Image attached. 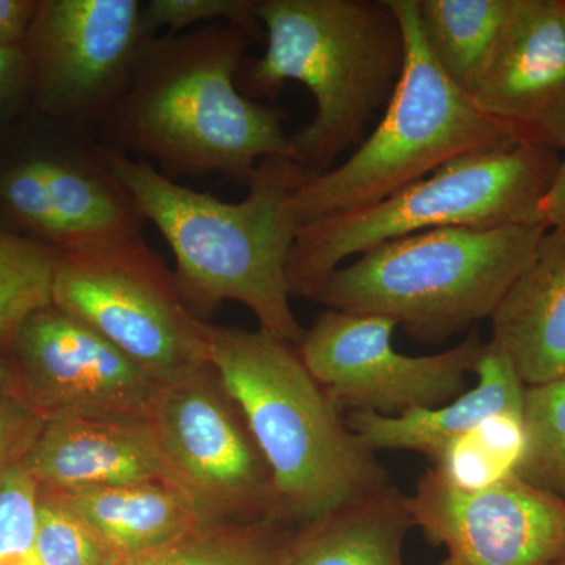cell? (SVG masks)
Segmentation results:
<instances>
[{"label": "cell", "instance_id": "obj_2", "mask_svg": "<svg viewBox=\"0 0 565 565\" xmlns=\"http://www.w3.org/2000/svg\"><path fill=\"white\" fill-rule=\"evenodd\" d=\"M103 150L173 252L174 281L189 307L206 321L223 302L243 303L259 329L297 348L305 329L292 313L286 269L299 230L294 193L313 173L294 159H263L247 196L230 203L169 180L150 163Z\"/></svg>", "mask_w": 565, "mask_h": 565}, {"label": "cell", "instance_id": "obj_5", "mask_svg": "<svg viewBox=\"0 0 565 565\" xmlns=\"http://www.w3.org/2000/svg\"><path fill=\"white\" fill-rule=\"evenodd\" d=\"M559 167L561 152L514 141L446 163L371 206L303 223L289 253V291L315 300L345 258L411 234L545 226L542 206Z\"/></svg>", "mask_w": 565, "mask_h": 565}, {"label": "cell", "instance_id": "obj_16", "mask_svg": "<svg viewBox=\"0 0 565 565\" xmlns=\"http://www.w3.org/2000/svg\"><path fill=\"white\" fill-rule=\"evenodd\" d=\"M20 462L43 489H102L167 478L150 419H43Z\"/></svg>", "mask_w": 565, "mask_h": 565}, {"label": "cell", "instance_id": "obj_17", "mask_svg": "<svg viewBox=\"0 0 565 565\" xmlns=\"http://www.w3.org/2000/svg\"><path fill=\"white\" fill-rule=\"evenodd\" d=\"M525 386L565 375V226L548 230L490 318Z\"/></svg>", "mask_w": 565, "mask_h": 565}, {"label": "cell", "instance_id": "obj_28", "mask_svg": "<svg viewBox=\"0 0 565 565\" xmlns=\"http://www.w3.org/2000/svg\"><path fill=\"white\" fill-rule=\"evenodd\" d=\"M41 423L43 419L17 394L0 396V468L21 459Z\"/></svg>", "mask_w": 565, "mask_h": 565}, {"label": "cell", "instance_id": "obj_21", "mask_svg": "<svg viewBox=\"0 0 565 565\" xmlns=\"http://www.w3.org/2000/svg\"><path fill=\"white\" fill-rule=\"evenodd\" d=\"M435 61L470 95L515 20L520 0H416Z\"/></svg>", "mask_w": 565, "mask_h": 565}, {"label": "cell", "instance_id": "obj_35", "mask_svg": "<svg viewBox=\"0 0 565 565\" xmlns=\"http://www.w3.org/2000/svg\"><path fill=\"white\" fill-rule=\"evenodd\" d=\"M17 565H35V563H33V559H32V561H25V563H21V564H17Z\"/></svg>", "mask_w": 565, "mask_h": 565}, {"label": "cell", "instance_id": "obj_4", "mask_svg": "<svg viewBox=\"0 0 565 565\" xmlns=\"http://www.w3.org/2000/svg\"><path fill=\"white\" fill-rule=\"evenodd\" d=\"M221 375L273 471L281 514L303 526L393 486L296 345L259 329L210 327Z\"/></svg>", "mask_w": 565, "mask_h": 565}, {"label": "cell", "instance_id": "obj_24", "mask_svg": "<svg viewBox=\"0 0 565 565\" xmlns=\"http://www.w3.org/2000/svg\"><path fill=\"white\" fill-rule=\"evenodd\" d=\"M526 444L515 475L565 503V375L526 386Z\"/></svg>", "mask_w": 565, "mask_h": 565}, {"label": "cell", "instance_id": "obj_8", "mask_svg": "<svg viewBox=\"0 0 565 565\" xmlns=\"http://www.w3.org/2000/svg\"><path fill=\"white\" fill-rule=\"evenodd\" d=\"M52 305L87 323L148 377L178 384L211 366L210 327L141 233L55 252Z\"/></svg>", "mask_w": 565, "mask_h": 565}, {"label": "cell", "instance_id": "obj_15", "mask_svg": "<svg viewBox=\"0 0 565 565\" xmlns=\"http://www.w3.org/2000/svg\"><path fill=\"white\" fill-rule=\"evenodd\" d=\"M520 143L565 150V29L555 0H520L515 20L470 93Z\"/></svg>", "mask_w": 565, "mask_h": 565}, {"label": "cell", "instance_id": "obj_19", "mask_svg": "<svg viewBox=\"0 0 565 565\" xmlns=\"http://www.w3.org/2000/svg\"><path fill=\"white\" fill-rule=\"evenodd\" d=\"M407 498L390 486L297 527L282 565H404Z\"/></svg>", "mask_w": 565, "mask_h": 565}, {"label": "cell", "instance_id": "obj_26", "mask_svg": "<svg viewBox=\"0 0 565 565\" xmlns=\"http://www.w3.org/2000/svg\"><path fill=\"white\" fill-rule=\"evenodd\" d=\"M41 486L20 460L0 468V565L33 559Z\"/></svg>", "mask_w": 565, "mask_h": 565}, {"label": "cell", "instance_id": "obj_3", "mask_svg": "<svg viewBox=\"0 0 565 565\" xmlns=\"http://www.w3.org/2000/svg\"><path fill=\"white\" fill-rule=\"evenodd\" d=\"M266 51L245 58L237 87L275 98L286 82L307 85L310 125L291 136L294 161L313 174L362 143L392 99L405 63V36L392 0H256Z\"/></svg>", "mask_w": 565, "mask_h": 565}, {"label": "cell", "instance_id": "obj_11", "mask_svg": "<svg viewBox=\"0 0 565 565\" xmlns=\"http://www.w3.org/2000/svg\"><path fill=\"white\" fill-rule=\"evenodd\" d=\"M396 327L385 316L326 310L305 330L297 352L343 411L403 416L467 392L484 348L478 334L448 351L412 356L394 349Z\"/></svg>", "mask_w": 565, "mask_h": 565}, {"label": "cell", "instance_id": "obj_34", "mask_svg": "<svg viewBox=\"0 0 565 565\" xmlns=\"http://www.w3.org/2000/svg\"><path fill=\"white\" fill-rule=\"evenodd\" d=\"M555 565H565V555Z\"/></svg>", "mask_w": 565, "mask_h": 565}, {"label": "cell", "instance_id": "obj_27", "mask_svg": "<svg viewBox=\"0 0 565 565\" xmlns=\"http://www.w3.org/2000/svg\"><path fill=\"white\" fill-rule=\"evenodd\" d=\"M255 6L256 0H150L143 2V21L152 36L161 29L177 35L189 28L230 22L252 40H262L263 25Z\"/></svg>", "mask_w": 565, "mask_h": 565}, {"label": "cell", "instance_id": "obj_6", "mask_svg": "<svg viewBox=\"0 0 565 565\" xmlns=\"http://www.w3.org/2000/svg\"><path fill=\"white\" fill-rule=\"evenodd\" d=\"M548 228H440L377 245L338 267L315 302L393 319L414 340L445 343L492 318Z\"/></svg>", "mask_w": 565, "mask_h": 565}, {"label": "cell", "instance_id": "obj_23", "mask_svg": "<svg viewBox=\"0 0 565 565\" xmlns=\"http://www.w3.org/2000/svg\"><path fill=\"white\" fill-rule=\"evenodd\" d=\"M55 252L0 228V343L13 345L29 318L52 305Z\"/></svg>", "mask_w": 565, "mask_h": 565}, {"label": "cell", "instance_id": "obj_25", "mask_svg": "<svg viewBox=\"0 0 565 565\" xmlns=\"http://www.w3.org/2000/svg\"><path fill=\"white\" fill-rule=\"evenodd\" d=\"M122 557L73 508L41 487L35 565H117Z\"/></svg>", "mask_w": 565, "mask_h": 565}, {"label": "cell", "instance_id": "obj_32", "mask_svg": "<svg viewBox=\"0 0 565 565\" xmlns=\"http://www.w3.org/2000/svg\"><path fill=\"white\" fill-rule=\"evenodd\" d=\"M11 384H13V371L9 363L0 356V396L11 393Z\"/></svg>", "mask_w": 565, "mask_h": 565}, {"label": "cell", "instance_id": "obj_9", "mask_svg": "<svg viewBox=\"0 0 565 565\" xmlns=\"http://www.w3.org/2000/svg\"><path fill=\"white\" fill-rule=\"evenodd\" d=\"M150 422L169 482L191 500L203 525L289 523L269 463L212 364L162 386Z\"/></svg>", "mask_w": 565, "mask_h": 565}, {"label": "cell", "instance_id": "obj_10", "mask_svg": "<svg viewBox=\"0 0 565 565\" xmlns=\"http://www.w3.org/2000/svg\"><path fill=\"white\" fill-rule=\"evenodd\" d=\"M150 39L140 0L39 2L22 44L36 103L63 128L95 137Z\"/></svg>", "mask_w": 565, "mask_h": 565}, {"label": "cell", "instance_id": "obj_22", "mask_svg": "<svg viewBox=\"0 0 565 565\" xmlns=\"http://www.w3.org/2000/svg\"><path fill=\"white\" fill-rule=\"evenodd\" d=\"M297 527L280 520L200 525L117 565H282Z\"/></svg>", "mask_w": 565, "mask_h": 565}, {"label": "cell", "instance_id": "obj_7", "mask_svg": "<svg viewBox=\"0 0 565 565\" xmlns=\"http://www.w3.org/2000/svg\"><path fill=\"white\" fill-rule=\"evenodd\" d=\"M392 6L405 36L403 74L377 128L351 158L297 185L299 226L371 206L456 159L519 141L435 61L419 24L418 2L392 0Z\"/></svg>", "mask_w": 565, "mask_h": 565}, {"label": "cell", "instance_id": "obj_13", "mask_svg": "<svg viewBox=\"0 0 565 565\" xmlns=\"http://www.w3.org/2000/svg\"><path fill=\"white\" fill-rule=\"evenodd\" d=\"M17 394L41 419H150L161 385L87 323L57 307L28 319L13 343Z\"/></svg>", "mask_w": 565, "mask_h": 565}, {"label": "cell", "instance_id": "obj_12", "mask_svg": "<svg viewBox=\"0 0 565 565\" xmlns=\"http://www.w3.org/2000/svg\"><path fill=\"white\" fill-rule=\"evenodd\" d=\"M414 525L445 546L440 565H555L565 555V503L519 475L462 490L427 468L407 498Z\"/></svg>", "mask_w": 565, "mask_h": 565}, {"label": "cell", "instance_id": "obj_18", "mask_svg": "<svg viewBox=\"0 0 565 565\" xmlns=\"http://www.w3.org/2000/svg\"><path fill=\"white\" fill-rule=\"evenodd\" d=\"M475 374L478 384L441 407L403 416L349 412V427L375 455L416 451L435 462L446 446L470 434L490 416L525 412L526 386L497 341L484 343Z\"/></svg>", "mask_w": 565, "mask_h": 565}, {"label": "cell", "instance_id": "obj_14", "mask_svg": "<svg viewBox=\"0 0 565 565\" xmlns=\"http://www.w3.org/2000/svg\"><path fill=\"white\" fill-rule=\"evenodd\" d=\"M0 206L54 252L141 233L147 217L110 169L99 141L71 134L62 150L39 152L0 174Z\"/></svg>", "mask_w": 565, "mask_h": 565}, {"label": "cell", "instance_id": "obj_20", "mask_svg": "<svg viewBox=\"0 0 565 565\" xmlns=\"http://www.w3.org/2000/svg\"><path fill=\"white\" fill-rule=\"evenodd\" d=\"M57 493L122 559L203 525L191 500L166 479Z\"/></svg>", "mask_w": 565, "mask_h": 565}, {"label": "cell", "instance_id": "obj_1", "mask_svg": "<svg viewBox=\"0 0 565 565\" xmlns=\"http://www.w3.org/2000/svg\"><path fill=\"white\" fill-rule=\"evenodd\" d=\"M252 41L230 22L152 36L95 139L177 182L218 173L247 188L263 159H294L280 114L237 87Z\"/></svg>", "mask_w": 565, "mask_h": 565}, {"label": "cell", "instance_id": "obj_29", "mask_svg": "<svg viewBox=\"0 0 565 565\" xmlns=\"http://www.w3.org/2000/svg\"><path fill=\"white\" fill-rule=\"evenodd\" d=\"M36 9L32 0H0V47H22Z\"/></svg>", "mask_w": 565, "mask_h": 565}, {"label": "cell", "instance_id": "obj_31", "mask_svg": "<svg viewBox=\"0 0 565 565\" xmlns=\"http://www.w3.org/2000/svg\"><path fill=\"white\" fill-rule=\"evenodd\" d=\"M542 222L548 230L565 226V150L561 154V167L555 184L542 206Z\"/></svg>", "mask_w": 565, "mask_h": 565}, {"label": "cell", "instance_id": "obj_33", "mask_svg": "<svg viewBox=\"0 0 565 565\" xmlns=\"http://www.w3.org/2000/svg\"><path fill=\"white\" fill-rule=\"evenodd\" d=\"M556 11L565 29V0H555Z\"/></svg>", "mask_w": 565, "mask_h": 565}, {"label": "cell", "instance_id": "obj_30", "mask_svg": "<svg viewBox=\"0 0 565 565\" xmlns=\"http://www.w3.org/2000/svg\"><path fill=\"white\" fill-rule=\"evenodd\" d=\"M31 85V71L22 47H0V109Z\"/></svg>", "mask_w": 565, "mask_h": 565}]
</instances>
